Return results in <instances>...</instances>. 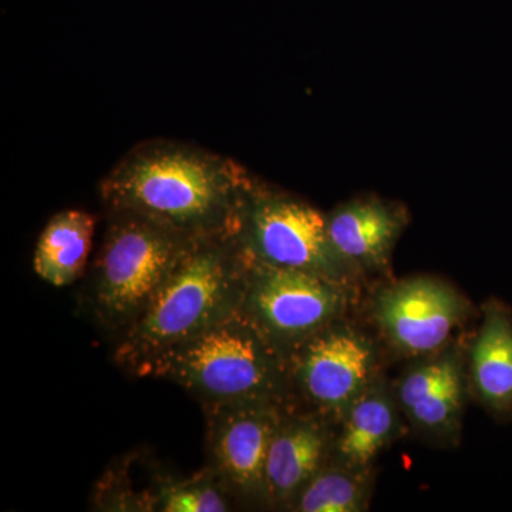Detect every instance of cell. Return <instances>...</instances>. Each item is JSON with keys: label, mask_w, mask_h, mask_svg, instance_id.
I'll list each match as a JSON object with an SVG mask.
<instances>
[{"label": "cell", "mask_w": 512, "mask_h": 512, "mask_svg": "<svg viewBox=\"0 0 512 512\" xmlns=\"http://www.w3.org/2000/svg\"><path fill=\"white\" fill-rule=\"evenodd\" d=\"M289 359L293 390L322 416L343 419L375 382V346L339 320L293 349Z\"/></svg>", "instance_id": "8"}, {"label": "cell", "mask_w": 512, "mask_h": 512, "mask_svg": "<svg viewBox=\"0 0 512 512\" xmlns=\"http://www.w3.org/2000/svg\"><path fill=\"white\" fill-rule=\"evenodd\" d=\"M366 470L328 464L305 485L291 510L299 512H360L369 501Z\"/></svg>", "instance_id": "16"}, {"label": "cell", "mask_w": 512, "mask_h": 512, "mask_svg": "<svg viewBox=\"0 0 512 512\" xmlns=\"http://www.w3.org/2000/svg\"><path fill=\"white\" fill-rule=\"evenodd\" d=\"M148 497L150 511L161 512H225L232 498L208 468L188 480L160 477Z\"/></svg>", "instance_id": "17"}, {"label": "cell", "mask_w": 512, "mask_h": 512, "mask_svg": "<svg viewBox=\"0 0 512 512\" xmlns=\"http://www.w3.org/2000/svg\"><path fill=\"white\" fill-rule=\"evenodd\" d=\"M471 375L481 399L497 410L512 407V319L491 305L471 350Z\"/></svg>", "instance_id": "15"}, {"label": "cell", "mask_w": 512, "mask_h": 512, "mask_svg": "<svg viewBox=\"0 0 512 512\" xmlns=\"http://www.w3.org/2000/svg\"><path fill=\"white\" fill-rule=\"evenodd\" d=\"M94 224L93 215L80 210L59 212L47 222L33 258L37 276L56 288L77 281L92 251Z\"/></svg>", "instance_id": "14"}, {"label": "cell", "mask_w": 512, "mask_h": 512, "mask_svg": "<svg viewBox=\"0 0 512 512\" xmlns=\"http://www.w3.org/2000/svg\"><path fill=\"white\" fill-rule=\"evenodd\" d=\"M289 404L239 400L204 406L207 416L208 470L231 497L265 503L269 447Z\"/></svg>", "instance_id": "7"}, {"label": "cell", "mask_w": 512, "mask_h": 512, "mask_svg": "<svg viewBox=\"0 0 512 512\" xmlns=\"http://www.w3.org/2000/svg\"><path fill=\"white\" fill-rule=\"evenodd\" d=\"M407 224V212L396 202L363 195L326 215L333 248L357 271H383Z\"/></svg>", "instance_id": "11"}, {"label": "cell", "mask_w": 512, "mask_h": 512, "mask_svg": "<svg viewBox=\"0 0 512 512\" xmlns=\"http://www.w3.org/2000/svg\"><path fill=\"white\" fill-rule=\"evenodd\" d=\"M400 404L417 427L437 436L458 429L464 404V379L454 353H443L410 370L399 387Z\"/></svg>", "instance_id": "12"}, {"label": "cell", "mask_w": 512, "mask_h": 512, "mask_svg": "<svg viewBox=\"0 0 512 512\" xmlns=\"http://www.w3.org/2000/svg\"><path fill=\"white\" fill-rule=\"evenodd\" d=\"M349 288L312 272L248 264L241 311L266 338L291 355L339 320L348 306Z\"/></svg>", "instance_id": "6"}, {"label": "cell", "mask_w": 512, "mask_h": 512, "mask_svg": "<svg viewBox=\"0 0 512 512\" xmlns=\"http://www.w3.org/2000/svg\"><path fill=\"white\" fill-rule=\"evenodd\" d=\"M143 376L178 384L202 406L239 400L291 404L293 392L288 353L242 311L165 350L141 370Z\"/></svg>", "instance_id": "3"}, {"label": "cell", "mask_w": 512, "mask_h": 512, "mask_svg": "<svg viewBox=\"0 0 512 512\" xmlns=\"http://www.w3.org/2000/svg\"><path fill=\"white\" fill-rule=\"evenodd\" d=\"M333 440L322 417L286 410L269 447L265 504L292 507L305 485L332 454Z\"/></svg>", "instance_id": "10"}, {"label": "cell", "mask_w": 512, "mask_h": 512, "mask_svg": "<svg viewBox=\"0 0 512 512\" xmlns=\"http://www.w3.org/2000/svg\"><path fill=\"white\" fill-rule=\"evenodd\" d=\"M248 264L312 272L352 285L359 271L330 242L326 215L251 180L232 231Z\"/></svg>", "instance_id": "5"}, {"label": "cell", "mask_w": 512, "mask_h": 512, "mask_svg": "<svg viewBox=\"0 0 512 512\" xmlns=\"http://www.w3.org/2000/svg\"><path fill=\"white\" fill-rule=\"evenodd\" d=\"M191 239L133 212H113L84 288V306L99 328L119 339L146 309Z\"/></svg>", "instance_id": "4"}, {"label": "cell", "mask_w": 512, "mask_h": 512, "mask_svg": "<svg viewBox=\"0 0 512 512\" xmlns=\"http://www.w3.org/2000/svg\"><path fill=\"white\" fill-rule=\"evenodd\" d=\"M251 178L220 157L177 144L134 150L101 184L113 212H133L198 238L232 234Z\"/></svg>", "instance_id": "1"}, {"label": "cell", "mask_w": 512, "mask_h": 512, "mask_svg": "<svg viewBox=\"0 0 512 512\" xmlns=\"http://www.w3.org/2000/svg\"><path fill=\"white\" fill-rule=\"evenodd\" d=\"M248 264L232 234L192 238L136 322L116 339L114 362L130 375L165 350L241 312Z\"/></svg>", "instance_id": "2"}, {"label": "cell", "mask_w": 512, "mask_h": 512, "mask_svg": "<svg viewBox=\"0 0 512 512\" xmlns=\"http://www.w3.org/2000/svg\"><path fill=\"white\" fill-rule=\"evenodd\" d=\"M467 315V303L450 285L433 278H412L383 289L375 318L384 336L400 352L421 356L446 345Z\"/></svg>", "instance_id": "9"}, {"label": "cell", "mask_w": 512, "mask_h": 512, "mask_svg": "<svg viewBox=\"0 0 512 512\" xmlns=\"http://www.w3.org/2000/svg\"><path fill=\"white\" fill-rule=\"evenodd\" d=\"M342 420L332 454L336 463L355 470H367L399 429L396 406L382 384L372 383Z\"/></svg>", "instance_id": "13"}]
</instances>
